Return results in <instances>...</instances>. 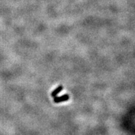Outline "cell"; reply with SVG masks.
<instances>
[{
    "label": "cell",
    "instance_id": "1",
    "mask_svg": "<svg viewBox=\"0 0 135 135\" xmlns=\"http://www.w3.org/2000/svg\"><path fill=\"white\" fill-rule=\"evenodd\" d=\"M70 96L68 94H64L61 97H54V102L56 103H59L61 102H64V101H66L69 99Z\"/></svg>",
    "mask_w": 135,
    "mask_h": 135
},
{
    "label": "cell",
    "instance_id": "2",
    "mask_svg": "<svg viewBox=\"0 0 135 135\" xmlns=\"http://www.w3.org/2000/svg\"><path fill=\"white\" fill-rule=\"evenodd\" d=\"M62 90H63L62 85H59V86H58L57 88L55 89V90H53L52 92L51 96L52 97H57V94H59V93H60L62 91Z\"/></svg>",
    "mask_w": 135,
    "mask_h": 135
}]
</instances>
